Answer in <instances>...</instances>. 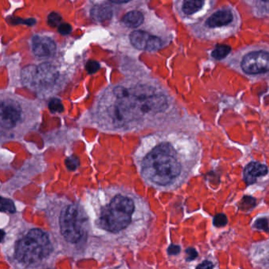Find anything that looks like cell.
<instances>
[{
	"mask_svg": "<svg viewBox=\"0 0 269 269\" xmlns=\"http://www.w3.org/2000/svg\"><path fill=\"white\" fill-rule=\"evenodd\" d=\"M168 108L165 94L148 84L118 86L103 99L102 113L113 128H127L147 116L163 112Z\"/></svg>",
	"mask_w": 269,
	"mask_h": 269,
	"instance_id": "1",
	"label": "cell"
},
{
	"mask_svg": "<svg viewBox=\"0 0 269 269\" xmlns=\"http://www.w3.org/2000/svg\"><path fill=\"white\" fill-rule=\"evenodd\" d=\"M143 174L159 186H167L181 173V164L172 145L163 143L147 155L143 162Z\"/></svg>",
	"mask_w": 269,
	"mask_h": 269,
	"instance_id": "2",
	"label": "cell"
},
{
	"mask_svg": "<svg viewBox=\"0 0 269 269\" xmlns=\"http://www.w3.org/2000/svg\"><path fill=\"white\" fill-rule=\"evenodd\" d=\"M239 25L240 17L236 10L231 6H224L196 22L193 32L201 39L219 40L235 34Z\"/></svg>",
	"mask_w": 269,
	"mask_h": 269,
	"instance_id": "3",
	"label": "cell"
},
{
	"mask_svg": "<svg viewBox=\"0 0 269 269\" xmlns=\"http://www.w3.org/2000/svg\"><path fill=\"white\" fill-rule=\"evenodd\" d=\"M51 250L47 234L39 229H33L17 243L15 257L22 263L33 265L48 257Z\"/></svg>",
	"mask_w": 269,
	"mask_h": 269,
	"instance_id": "4",
	"label": "cell"
},
{
	"mask_svg": "<svg viewBox=\"0 0 269 269\" xmlns=\"http://www.w3.org/2000/svg\"><path fill=\"white\" fill-rule=\"evenodd\" d=\"M134 210V204L131 198L116 196L110 204L102 208L100 217V226L111 232L120 231L131 224Z\"/></svg>",
	"mask_w": 269,
	"mask_h": 269,
	"instance_id": "5",
	"label": "cell"
},
{
	"mask_svg": "<svg viewBox=\"0 0 269 269\" xmlns=\"http://www.w3.org/2000/svg\"><path fill=\"white\" fill-rule=\"evenodd\" d=\"M86 215L79 206L66 207L60 216V228L66 240L71 243L79 242L86 232Z\"/></svg>",
	"mask_w": 269,
	"mask_h": 269,
	"instance_id": "6",
	"label": "cell"
},
{
	"mask_svg": "<svg viewBox=\"0 0 269 269\" xmlns=\"http://www.w3.org/2000/svg\"><path fill=\"white\" fill-rule=\"evenodd\" d=\"M244 51L238 64L242 73L251 77L269 75V48L254 47Z\"/></svg>",
	"mask_w": 269,
	"mask_h": 269,
	"instance_id": "7",
	"label": "cell"
},
{
	"mask_svg": "<svg viewBox=\"0 0 269 269\" xmlns=\"http://www.w3.org/2000/svg\"><path fill=\"white\" fill-rule=\"evenodd\" d=\"M57 70L51 64H43L38 67L29 66L23 70L24 83L30 88L45 89L51 87L57 80Z\"/></svg>",
	"mask_w": 269,
	"mask_h": 269,
	"instance_id": "8",
	"label": "cell"
},
{
	"mask_svg": "<svg viewBox=\"0 0 269 269\" xmlns=\"http://www.w3.org/2000/svg\"><path fill=\"white\" fill-rule=\"evenodd\" d=\"M216 0H179L181 15L198 22L212 10Z\"/></svg>",
	"mask_w": 269,
	"mask_h": 269,
	"instance_id": "9",
	"label": "cell"
},
{
	"mask_svg": "<svg viewBox=\"0 0 269 269\" xmlns=\"http://www.w3.org/2000/svg\"><path fill=\"white\" fill-rule=\"evenodd\" d=\"M1 126L6 129L15 127L22 118L20 104L14 100H2L1 103Z\"/></svg>",
	"mask_w": 269,
	"mask_h": 269,
	"instance_id": "10",
	"label": "cell"
},
{
	"mask_svg": "<svg viewBox=\"0 0 269 269\" xmlns=\"http://www.w3.org/2000/svg\"><path fill=\"white\" fill-rule=\"evenodd\" d=\"M131 45L139 50L145 51H158L163 47V43L159 37L144 32L134 31L130 36Z\"/></svg>",
	"mask_w": 269,
	"mask_h": 269,
	"instance_id": "11",
	"label": "cell"
},
{
	"mask_svg": "<svg viewBox=\"0 0 269 269\" xmlns=\"http://www.w3.org/2000/svg\"><path fill=\"white\" fill-rule=\"evenodd\" d=\"M33 53L38 57H48L55 53L56 46L55 42L48 37L37 36L32 40Z\"/></svg>",
	"mask_w": 269,
	"mask_h": 269,
	"instance_id": "12",
	"label": "cell"
},
{
	"mask_svg": "<svg viewBox=\"0 0 269 269\" xmlns=\"http://www.w3.org/2000/svg\"><path fill=\"white\" fill-rule=\"evenodd\" d=\"M268 172L267 166L258 162H252L245 167L243 178L248 185H252L257 181L258 178L266 176Z\"/></svg>",
	"mask_w": 269,
	"mask_h": 269,
	"instance_id": "13",
	"label": "cell"
},
{
	"mask_svg": "<svg viewBox=\"0 0 269 269\" xmlns=\"http://www.w3.org/2000/svg\"><path fill=\"white\" fill-rule=\"evenodd\" d=\"M112 10L106 5H98L91 10V17L98 22H104L112 18Z\"/></svg>",
	"mask_w": 269,
	"mask_h": 269,
	"instance_id": "14",
	"label": "cell"
},
{
	"mask_svg": "<svg viewBox=\"0 0 269 269\" xmlns=\"http://www.w3.org/2000/svg\"><path fill=\"white\" fill-rule=\"evenodd\" d=\"M143 22H144V15L137 10L127 13L122 19V22L124 23L125 25L131 28H137L140 26Z\"/></svg>",
	"mask_w": 269,
	"mask_h": 269,
	"instance_id": "15",
	"label": "cell"
},
{
	"mask_svg": "<svg viewBox=\"0 0 269 269\" xmlns=\"http://www.w3.org/2000/svg\"><path fill=\"white\" fill-rule=\"evenodd\" d=\"M247 2L254 9L257 15H269V0H247Z\"/></svg>",
	"mask_w": 269,
	"mask_h": 269,
	"instance_id": "16",
	"label": "cell"
},
{
	"mask_svg": "<svg viewBox=\"0 0 269 269\" xmlns=\"http://www.w3.org/2000/svg\"><path fill=\"white\" fill-rule=\"evenodd\" d=\"M230 51H231V47L228 45H218L212 50L211 56L215 60L220 61L224 59L230 53Z\"/></svg>",
	"mask_w": 269,
	"mask_h": 269,
	"instance_id": "17",
	"label": "cell"
},
{
	"mask_svg": "<svg viewBox=\"0 0 269 269\" xmlns=\"http://www.w3.org/2000/svg\"><path fill=\"white\" fill-rule=\"evenodd\" d=\"M255 205H256V200L249 196L244 197L239 204L241 209L244 211L249 210L251 208H253Z\"/></svg>",
	"mask_w": 269,
	"mask_h": 269,
	"instance_id": "18",
	"label": "cell"
},
{
	"mask_svg": "<svg viewBox=\"0 0 269 269\" xmlns=\"http://www.w3.org/2000/svg\"><path fill=\"white\" fill-rule=\"evenodd\" d=\"M1 212H6L9 213H15V206L14 204V202L10 199H6V198H2L1 199V208H0Z\"/></svg>",
	"mask_w": 269,
	"mask_h": 269,
	"instance_id": "19",
	"label": "cell"
},
{
	"mask_svg": "<svg viewBox=\"0 0 269 269\" xmlns=\"http://www.w3.org/2000/svg\"><path fill=\"white\" fill-rule=\"evenodd\" d=\"M49 109L51 112H63L64 110V105L59 99H51V101L49 102Z\"/></svg>",
	"mask_w": 269,
	"mask_h": 269,
	"instance_id": "20",
	"label": "cell"
},
{
	"mask_svg": "<svg viewBox=\"0 0 269 269\" xmlns=\"http://www.w3.org/2000/svg\"><path fill=\"white\" fill-rule=\"evenodd\" d=\"M254 227L258 230H265L269 232V218H260L256 220L254 224Z\"/></svg>",
	"mask_w": 269,
	"mask_h": 269,
	"instance_id": "21",
	"label": "cell"
},
{
	"mask_svg": "<svg viewBox=\"0 0 269 269\" xmlns=\"http://www.w3.org/2000/svg\"><path fill=\"white\" fill-rule=\"evenodd\" d=\"M48 24L51 27H57L59 26L61 22L62 17L61 15L58 14V13H51L48 16Z\"/></svg>",
	"mask_w": 269,
	"mask_h": 269,
	"instance_id": "22",
	"label": "cell"
},
{
	"mask_svg": "<svg viewBox=\"0 0 269 269\" xmlns=\"http://www.w3.org/2000/svg\"><path fill=\"white\" fill-rule=\"evenodd\" d=\"M79 165V159L77 157H70L66 159V166L69 171H74Z\"/></svg>",
	"mask_w": 269,
	"mask_h": 269,
	"instance_id": "23",
	"label": "cell"
},
{
	"mask_svg": "<svg viewBox=\"0 0 269 269\" xmlns=\"http://www.w3.org/2000/svg\"><path fill=\"white\" fill-rule=\"evenodd\" d=\"M227 224V218H226V215L220 213V214L216 215L213 220V224L217 227H221V226H224Z\"/></svg>",
	"mask_w": 269,
	"mask_h": 269,
	"instance_id": "24",
	"label": "cell"
},
{
	"mask_svg": "<svg viewBox=\"0 0 269 269\" xmlns=\"http://www.w3.org/2000/svg\"><path fill=\"white\" fill-rule=\"evenodd\" d=\"M86 68L89 73H93L100 69V64L96 61H90L86 64Z\"/></svg>",
	"mask_w": 269,
	"mask_h": 269,
	"instance_id": "25",
	"label": "cell"
},
{
	"mask_svg": "<svg viewBox=\"0 0 269 269\" xmlns=\"http://www.w3.org/2000/svg\"><path fill=\"white\" fill-rule=\"evenodd\" d=\"M58 30L61 34L68 35L71 33L72 26L67 23H63V24H59Z\"/></svg>",
	"mask_w": 269,
	"mask_h": 269,
	"instance_id": "26",
	"label": "cell"
},
{
	"mask_svg": "<svg viewBox=\"0 0 269 269\" xmlns=\"http://www.w3.org/2000/svg\"><path fill=\"white\" fill-rule=\"evenodd\" d=\"M186 253L188 254L187 259H186L187 261H194L198 256V252L193 248H188L186 250Z\"/></svg>",
	"mask_w": 269,
	"mask_h": 269,
	"instance_id": "27",
	"label": "cell"
},
{
	"mask_svg": "<svg viewBox=\"0 0 269 269\" xmlns=\"http://www.w3.org/2000/svg\"><path fill=\"white\" fill-rule=\"evenodd\" d=\"M180 250H181V248H180L179 246L171 245L168 249H167V252L170 255H177L180 253Z\"/></svg>",
	"mask_w": 269,
	"mask_h": 269,
	"instance_id": "28",
	"label": "cell"
},
{
	"mask_svg": "<svg viewBox=\"0 0 269 269\" xmlns=\"http://www.w3.org/2000/svg\"><path fill=\"white\" fill-rule=\"evenodd\" d=\"M213 264L210 261H205L204 262H202L200 265H198V269H212L213 268Z\"/></svg>",
	"mask_w": 269,
	"mask_h": 269,
	"instance_id": "29",
	"label": "cell"
},
{
	"mask_svg": "<svg viewBox=\"0 0 269 269\" xmlns=\"http://www.w3.org/2000/svg\"><path fill=\"white\" fill-rule=\"evenodd\" d=\"M110 1L114 2V3L119 4V3H125V2H130V1H132V0H110Z\"/></svg>",
	"mask_w": 269,
	"mask_h": 269,
	"instance_id": "30",
	"label": "cell"
}]
</instances>
